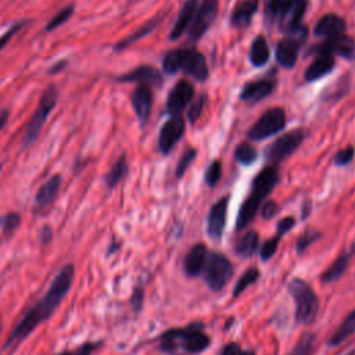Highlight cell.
Instances as JSON below:
<instances>
[{"label":"cell","instance_id":"cell-14","mask_svg":"<svg viewBox=\"0 0 355 355\" xmlns=\"http://www.w3.org/2000/svg\"><path fill=\"white\" fill-rule=\"evenodd\" d=\"M227 204H229V196H223L211 207L208 212L207 232H208V236L214 240H219L225 230Z\"/></svg>","mask_w":355,"mask_h":355},{"label":"cell","instance_id":"cell-8","mask_svg":"<svg viewBox=\"0 0 355 355\" xmlns=\"http://www.w3.org/2000/svg\"><path fill=\"white\" fill-rule=\"evenodd\" d=\"M304 139H305V132L302 129H295L284 133L283 136L277 137L272 144L268 146L265 151L266 161H269L272 165L283 161L300 147Z\"/></svg>","mask_w":355,"mask_h":355},{"label":"cell","instance_id":"cell-52","mask_svg":"<svg viewBox=\"0 0 355 355\" xmlns=\"http://www.w3.org/2000/svg\"><path fill=\"white\" fill-rule=\"evenodd\" d=\"M7 121H8V110L0 108V129H3V126L7 123Z\"/></svg>","mask_w":355,"mask_h":355},{"label":"cell","instance_id":"cell-28","mask_svg":"<svg viewBox=\"0 0 355 355\" xmlns=\"http://www.w3.org/2000/svg\"><path fill=\"white\" fill-rule=\"evenodd\" d=\"M159 21H161V17H155V18L150 19L148 22H146L144 25H141L136 32H133L132 35H129L128 37H125V39H122L119 43H116V44L114 46V50H115V51H121V50L129 47V46L133 44L135 42H137L139 39H141L143 36H146V35H148L151 31H154Z\"/></svg>","mask_w":355,"mask_h":355},{"label":"cell","instance_id":"cell-54","mask_svg":"<svg viewBox=\"0 0 355 355\" xmlns=\"http://www.w3.org/2000/svg\"><path fill=\"white\" fill-rule=\"evenodd\" d=\"M0 330H1V326H0Z\"/></svg>","mask_w":355,"mask_h":355},{"label":"cell","instance_id":"cell-25","mask_svg":"<svg viewBox=\"0 0 355 355\" xmlns=\"http://www.w3.org/2000/svg\"><path fill=\"white\" fill-rule=\"evenodd\" d=\"M336 65L334 57L331 54H318L316 58L311 62V65L305 69V80L306 82H313L324 75H327Z\"/></svg>","mask_w":355,"mask_h":355},{"label":"cell","instance_id":"cell-50","mask_svg":"<svg viewBox=\"0 0 355 355\" xmlns=\"http://www.w3.org/2000/svg\"><path fill=\"white\" fill-rule=\"evenodd\" d=\"M53 237V230L50 226H43L42 233H40V239H42V244H47Z\"/></svg>","mask_w":355,"mask_h":355},{"label":"cell","instance_id":"cell-2","mask_svg":"<svg viewBox=\"0 0 355 355\" xmlns=\"http://www.w3.org/2000/svg\"><path fill=\"white\" fill-rule=\"evenodd\" d=\"M277 180H279V171L276 165H268L257 173V176L252 179L250 194L243 201L241 208L239 211L236 230H243L254 220L262 201L273 190Z\"/></svg>","mask_w":355,"mask_h":355},{"label":"cell","instance_id":"cell-17","mask_svg":"<svg viewBox=\"0 0 355 355\" xmlns=\"http://www.w3.org/2000/svg\"><path fill=\"white\" fill-rule=\"evenodd\" d=\"M276 82L273 79H259L247 82L240 93V100L244 103L255 104L266 98L275 90Z\"/></svg>","mask_w":355,"mask_h":355},{"label":"cell","instance_id":"cell-36","mask_svg":"<svg viewBox=\"0 0 355 355\" xmlns=\"http://www.w3.org/2000/svg\"><path fill=\"white\" fill-rule=\"evenodd\" d=\"M320 237V233L313 230V229H308L305 232H302L300 234V237L297 239V243H295V251L298 255H301L315 240H318Z\"/></svg>","mask_w":355,"mask_h":355},{"label":"cell","instance_id":"cell-35","mask_svg":"<svg viewBox=\"0 0 355 355\" xmlns=\"http://www.w3.org/2000/svg\"><path fill=\"white\" fill-rule=\"evenodd\" d=\"M21 223V216L18 212H8L0 218V229L4 236H10Z\"/></svg>","mask_w":355,"mask_h":355},{"label":"cell","instance_id":"cell-48","mask_svg":"<svg viewBox=\"0 0 355 355\" xmlns=\"http://www.w3.org/2000/svg\"><path fill=\"white\" fill-rule=\"evenodd\" d=\"M276 212H277V204H276V201H272V200L266 201L261 208V215L263 219L273 218L276 215Z\"/></svg>","mask_w":355,"mask_h":355},{"label":"cell","instance_id":"cell-31","mask_svg":"<svg viewBox=\"0 0 355 355\" xmlns=\"http://www.w3.org/2000/svg\"><path fill=\"white\" fill-rule=\"evenodd\" d=\"M128 173V161H126V155L122 154L115 164L111 166L110 172L105 176V184L108 189H114L115 186H118V183L126 176Z\"/></svg>","mask_w":355,"mask_h":355},{"label":"cell","instance_id":"cell-51","mask_svg":"<svg viewBox=\"0 0 355 355\" xmlns=\"http://www.w3.org/2000/svg\"><path fill=\"white\" fill-rule=\"evenodd\" d=\"M67 65H68V61H67V60H61V61H58V62H55L54 65H51V67H50L49 73H50V75H53V73H58V72H61V71H62V68H65Z\"/></svg>","mask_w":355,"mask_h":355},{"label":"cell","instance_id":"cell-47","mask_svg":"<svg viewBox=\"0 0 355 355\" xmlns=\"http://www.w3.org/2000/svg\"><path fill=\"white\" fill-rule=\"evenodd\" d=\"M24 25H25V22H24V21L17 22V24H15V25H12V26H11V28H10L4 35H1V36H0V50H1V49H3V47H4L10 40H11V37H12V36H14V35H15V33H17V32L24 26Z\"/></svg>","mask_w":355,"mask_h":355},{"label":"cell","instance_id":"cell-20","mask_svg":"<svg viewBox=\"0 0 355 355\" xmlns=\"http://www.w3.org/2000/svg\"><path fill=\"white\" fill-rule=\"evenodd\" d=\"M345 31V21L337 14H326L323 15L315 25L313 33L318 37H334L343 35Z\"/></svg>","mask_w":355,"mask_h":355},{"label":"cell","instance_id":"cell-11","mask_svg":"<svg viewBox=\"0 0 355 355\" xmlns=\"http://www.w3.org/2000/svg\"><path fill=\"white\" fill-rule=\"evenodd\" d=\"M179 71H183L186 75L191 76L198 82H204L208 78V65L205 57L200 51L190 49H179Z\"/></svg>","mask_w":355,"mask_h":355},{"label":"cell","instance_id":"cell-10","mask_svg":"<svg viewBox=\"0 0 355 355\" xmlns=\"http://www.w3.org/2000/svg\"><path fill=\"white\" fill-rule=\"evenodd\" d=\"M219 8V0H202L200 6H197L194 18L189 28V39L191 42H197L215 21Z\"/></svg>","mask_w":355,"mask_h":355},{"label":"cell","instance_id":"cell-4","mask_svg":"<svg viewBox=\"0 0 355 355\" xmlns=\"http://www.w3.org/2000/svg\"><path fill=\"white\" fill-rule=\"evenodd\" d=\"M287 290L295 302V320L300 324H312L319 312V298L313 288L305 280L294 277Z\"/></svg>","mask_w":355,"mask_h":355},{"label":"cell","instance_id":"cell-19","mask_svg":"<svg viewBox=\"0 0 355 355\" xmlns=\"http://www.w3.org/2000/svg\"><path fill=\"white\" fill-rule=\"evenodd\" d=\"M302 42L288 35L286 39H282L276 46V60L284 68H293L297 62L300 47Z\"/></svg>","mask_w":355,"mask_h":355},{"label":"cell","instance_id":"cell-27","mask_svg":"<svg viewBox=\"0 0 355 355\" xmlns=\"http://www.w3.org/2000/svg\"><path fill=\"white\" fill-rule=\"evenodd\" d=\"M258 245H259L258 233L255 230H248L237 240L234 245V251L241 258H250L257 252Z\"/></svg>","mask_w":355,"mask_h":355},{"label":"cell","instance_id":"cell-18","mask_svg":"<svg viewBox=\"0 0 355 355\" xmlns=\"http://www.w3.org/2000/svg\"><path fill=\"white\" fill-rule=\"evenodd\" d=\"M207 257H208L207 245L202 244V243L194 244V245L187 251V254L184 255V259H183V269H184V273H186L187 276H190V277H196V276H198L200 273H202V269H204Z\"/></svg>","mask_w":355,"mask_h":355},{"label":"cell","instance_id":"cell-13","mask_svg":"<svg viewBox=\"0 0 355 355\" xmlns=\"http://www.w3.org/2000/svg\"><path fill=\"white\" fill-rule=\"evenodd\" d=\"M184 133V119L179 115L169 118L161 128L158 135V148L162 154H168Z\"/></svg>","mask_w":355,"mask_h":355},{"label":"cell","instance_id":"cell-32","mask_svg":"<svg viewBox=\"0 0 355 355\" xmlns=\"http://www.w3.org/2000/svg\"><path fill=\"white\" fill-rule=\"evenodd\" d=\"M258 157V153L254 146L250 143H240L234 150V159L241 165H250L252 164Z\"/></svg>","mask_w":355,"mask_h":355},{"label":"cell","instance_id":"cell-30","mask_svg":"<svg viewBox=\"0 0 355 355\" xmlns=\"http://www.w3.org/2000/svg\"><path fill=\"white\" fill-rule=\"evenodd\" d=\"M269 60V47L262 36H257L250 49V61L255 67H262Z\"/></svg>","mask_w":355,"mask_h":355},{"label":"cell","instance_id":"cell-34","mask_svg":"<svg viewBox=\"0 0 355 355\" xmlns=\"http://www.w3.org/2000/svg\"><path fill=\"white\" fill-rule=\"evenodd\" d=\"M315 341L316 336L313 333L302 334L288 355H311L315 347Z\"/></svg>","mask_w":355,"mask_h":355},{"label":"cell","instance_id":"cell-45","mask_svg":"<svg viewBox=\"0 0 355 355\" xmlns=\"http://www.w3.org/2000/svg\"><path fill=\"white\" fill-rule=\"evenodd\" d=\"M220 355H255V352L251 349L241 348L239 343H230L223 347Z\"/></svg>","mask_w":355,"mask_h":355},{"label":"cell","instance_id":"cell-16","mask_svg":"<svg viewBox=\"0 0 355 355\" xmlns=\"http://www.w3.org/2000/svg\"><path fill=\"white\" fill-rule=\"evenodd\" d=\"M130 101H132V107L136 112V116L140 122L141 126H144L148 121L150 112H151V107H153V92H151V86L148 85H139L132 96H130Z\"/></svg>","mask_w":355,"mask_h":355},{"label":"cell","instance_id":"cell-22","mask_svg":"<svg viewBox=\"0 0 355 355\" xmlns=\"http://www.w3.org/2000/svg\"><path fill=\"white\" fill-rule=\"evenodd\" d=\"M306 4L308 0H291L290 6L280 17V29L288 33L293 29L298 28L301 25L304 12L306 11Z\"/></svg>","mask_w":355,"mask_h":355},{"label":"cell","instance_id":"cell-41","mask_svg":"<svg viewBox=\"0 0 355 355\" xmlns=\"http://www.w3.org/2000/svg\"><path fill=\"white\" fill-rule=\"evenodd\" d=\"M197 157V150L196 148H187L183 155L180 157L179 162H178V166H176V171H175V175L176 178H182L186 172V169L189 168V165L194 161V158Z\"/></svg>","mask_w":355,"mask_h":355},{"label":"cell","instance_id":"cell-42","mask_svg":"<svg viewBox=\"0 0 355 355\" xmlns=\"http://www.w3.org/2000/svg\"><path fill=\"white\" fill-rule=\"evenodd\" d=\"M279 240H280V237H279V236H275V237L268 239L266 241H263V244H262L261 248H259V257H261L262 261H268L269 258L273 257V254H275L276 250H277Z\"/></svg>","mask_w":355,"mask_h":355},{"label":"cell","instance_id":"cell-5","mask_svg":"<svg viewBox=\"0 0 355 355\" xmlns=\"http://www.w3.org/2000/svg\"><path fill=\"white\" fill-rule=\"evenodd\" d=\"M58 100V93H57V87L54 85H50L42 94L40 101L26 126V130L24 133L22 137V147L24 148H29L37 139L44 122L47 121V116L50 115V112L54 110L55 104Z\"/></svg>","mask_w":355,"mask_h":355},{"label":"cell","instance_id":"cell-43","mask_svg":"<svg viewBox=\"0 0 355 355\" xmlns=\"http://www.w3.org/2000/svg\"><path fill=\"white\" fill-rule=\"evenodd\" d=\"M354 155H355V150L352 146L338 151L336 155H334V164L338 165V166H344L347 164H349L352 159H354Z\"/></svg>","mask_w":355,"mask_h":355},{"label":"cell","instance_id":"cell-7","mask_svg":"<svg viewBox=\"0 0 355 355\" xmlns=\"http://www.w3.org/2000/svg\"><path fill=\"white\" fill-rule=\"evenodd\" d=\"M286 126V112L282 107L266 110L247 132L250 140H263Z\"/></svg>","mask_w":355,"mask_h":355},{"label":"cell","instance_id":"cell-12","mask_svg":"<svg viewBox=\"0 0 355 355\" xmlns=\"http://www.w3.org/2000/svg\"><path fill=\"white\" fill-rule=\"evenodd\" d=\"M194 87L187 80H179L169 92L166 98V112L172 116L180 114L193 100Z\"/></svg>","mask_w":355,"mask_h":355},{"label":"cell","instance_id":"cell-21","mask_svg":"<svg viewBox=\"0 0 355 355\" xmlns=\"http://www.w3.org/2000/svg\"><path fill=\"white\" fill-rule=\"evenodd\" d=\"M61 187V176L54 175L49 180H46L40 189L37 190L35 196V209L36 211H43L47 207L51 205V202L55 200L58 191Z\"/></svg>","mask_w":355,"mask_h":355},{"label":"cell","instance_id":"cell-15","mask_svg":"<svg viewBox=\"0 0 355 355\" xmlns=\"http://www.w3.org/2000/svg\"><path fill=\"white\" fill-rule=\"evenodd\" d=\"M116 80L123 82V83L136 82L139 85H148V86L159 87L162 85L164 78L157 68H154L151 65H140V67L118 76Z\"/></svg>","mask_w":355,"mask_h":355},{"label":"cell","instance_id":"cell-44","mask_svg":"<svg viewBox=\"0 0 355 355\" xmlns=\"http://www.w3.org/2000/svg\"><path fill=\"white\" fill-rule=\"evenodd\" d=\"M205 98H207L205 96H200L198 98L194 100L193 105L190 107V110H189V121L191 123H194L200 118V115L202 112V108L205 105Z\"/></svg>","mask_w":355,"mask_h":355},{"label":"cell","instance_id":"cell-6","mask_svg":"<svg viewBox=\"0 0 355 355\" xmlns=\"http://www.w3.org/2000/svg\"><path fill=\"white\" fill-rule=\"evenodd\" d=\"M234 269L229 258H226L223 254L212 252L207 257L202 276L207 283V286L212 291H220L229 280L233 277Z\"/></svg>","mask_w":355,"mask_h":355},{"label":"cell","instance_id":"cell-53","mask_svg":"<svg viewBox=\"0 0 355 355\" xmlns=\"http://www.w3.org/2000/svg\"><path fill=\"white\" fill-rule=\"evenodd\" d=\"M343 355H355V348H352V349L347 351V352H345V354H343Z\"/></svg>","mask_w":355,"mask_h":355},{"label":"cell","instance_id":"cell-38","mask_svg":"<svg viewBox=\"0 0 355 355\" xmlns=\"http://www.w3.org/2000/svg\"><path fill=\"white\" fill-rule=\"evenodd\" d=\"M72 12H73V6H72V4H69V6L64 7L62 10H60V11L47 22L46 31H47V32H51V31L57 29L58 26H61L64 22H67V21L69 19V17L72 15Z\"/></svg>","mask_w":355,"mask_h":355},{"label":"cell","instance_id":"cell-37","mask_svg":"<svg viewBox=\"0 0 355 355\" xmlns=\"http://www.w3.org/2000/svg\"><path fill=\"white\" fill-rule=\"evenodd\" d=\"M291 0H268L266 3V17L269 19H275V18H280L284 11L287 10V7L290 6Z\"/></svg>","mask_w":355,"mask_h":355},{"label":"cell","instance_id":"cell-33","mask_svg":"<svg viewBox=\"0 0 355 355\" xmlns=\"http://www.w3.org/2000/svg\"><path fill=\"white\" fill-rule=\"evenodd\" d=\"M259 279V270L258 268H250L247 269L237 280L234 288H233V297L236 298L237 295H240L248 286L254 284L257 280Z\"/></svg>","mask_w":355,"mask_h":355},{"label":"cell","instance_id":"cell-3","mask_svg":"<svg viewBox=\"0 0 355 355\" xmlns=\"http://www.w3.org/2000/svg\"><path fill=\"white\" fill-rule=\"evenodd\" d=\"M202 323H191L186 327L171 329L161 334L159 349L162 352H173L182 347L186 352L198 354L209 347L211 338L202 330Z\"/></svg>","mask_w":355,"mask_h":355},{"label":"cell","instance_id":"cell-1","mask_svg":"<svg viewBox=\"0 0 355 355\" xmlns=\"http://www.w3.org/2000/svg\"><path fill=\"white\" fill-rule=\"evenodd\" d=\"M75 275V269L72 263L64 265L61 270L53 279L50 287L47 288L44 297H42L17 323L10 337L7 338L4 348L17 345L22 340H25L40 323L47 320L57 306L61 304L65 294L69 291Z\"/></svg>","mask_w":355,"mask_h":355},{"label":"cell","instance_id":"cell-49","mask_svg":"<svg viewBox=\"0 0 355 355\" xmlns=\"http://www.w3.org/2000/svg\"><path fill=\"white\" fill-rule=\"evenodd\" d=\"M141 302H143V290L141 288H136L132 297V305L136 311H139L141 308Z\"/></svg>","mask_w":355,"mask_h":355},{"label":"cell","instance_id":"cell-29","mask_svg":"<svg viewBox=\"0 0 355 355\" xmlns=\"http://www.w3.org/2000/svg\"><path fill=\"white\" fill-rule=\"evenodd\" d=\"M355 333V309L343 320V323L337 327L333 336L329 338V345L336 347L347 340L349 336Z\"/></svg>","mask_w":355,"mask_h":355},{"label":"cell","instance_id":"cell-23","mask_svg":"<svg viewBox=\"0 0 355 355\" xmlns=\"http://www.w3.org/2000/svg\"><path fill=\"white\" fill-rule=\"evenodd\" d=\"M258 10V0H240L233 8L230 24L237 29H245L252 19V15Z\"/></svg>","mask_w":355,"mask_h":355},{"label":"cell","instance_id":"cell-46","mask_svg":"<svg viewBox=\"0 0 355 355\" xmlns=\"http://www.w3.org/2000/svg\"><path fill=\"white\" fill-rule=\"evenodd\" d=\"M295 225V219L293 216H287V218H283L282 220H279L277 223V230H276V236L282 237L283 234H286L291 227H294Z\"/></svg>","mask_w":355,"mask_h":355},{"label":"cell","instance_id":"cell-9","mask_svg":"<svg viewBox=\"0 0 355 355\" xmlns=\"http://www.w3.org/2000/svg\"><path fill=\"white\" fill-rule=\"evenodd\" d=\"M309 54H337L348 61L355 60V39L348 35H338L311 46Z\"/></svg>","mask_w":355,"mask_h":355},{"label":"cell","instance_id":"cell-26","mask_svg":"<svg viewBox=\"0 0 355 355\" xmlns=\"http://www.w3.org/2000/svg\"><path fill=\"white\" fill-rule=\"evenodd\" d=\"M354 251H355V245H352L351 250L341 252L333 261V263L322 273V282L323 283H333V282L338 280L343 276V273L347 270V268L349 265V261L354 255Z\"/></svg>","mask_w":355,"mask_h":355},{"label":"cell","instance_id":"cell-24","mask_svg":"<svg viewBox=\"0 0 355 355\" xmlns=\"http://www.w3.org/2000/svg\"><path fill=\"white\" fill-rule=\"evenodd\" d=\"M197 6H198L197 0H186L184 1L183 7L179 11L176 22L173 24V28L169 33V39H172V40L179 39L183 35V32L187 28H190L191 21H193L194 14H196V10H197Z\"/></svg>","mask_w":355,"mask_h":355},{"label":"cell","instance_id":"cell-40","mask_svg":"<svg viewBox=\"0 0 355 355\" xmlns=\"http://www.w3.org/2000/svg\"><path fill=\"white\" fill-rule=\"evenodd\" d=\"M222 176V164L218 159H214L212 164L208 166L205 173V183L209 187H215Z\"/></svg>","mask_w":355,"mask_h":355},{"label":"cell","instance_id":"cell-39","mask_svg":"<svg viewBox=\"0 0 355 355\" xmlns=\"http://www.w3.org/2000/svg\"><path fill=\"white\" fill-rule=\"evenodd\" d=\"M100 347H101V341H86L75 349H67V351H62L57 355H92Z\"/></svg>","mask_w":355,"mask_h":355}]
</instances>
